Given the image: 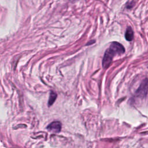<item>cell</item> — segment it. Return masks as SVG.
Instances as JSON below:
<instances>
[{
    "label": "cell",
    "instance_id": "6da1fadb",
    "mask_svg": "<svg viewBox=\"0 0 148 148\" xmlns=\"http://www.w3.org/2000/svg\"><path fill=\"white\" fill-rule=\"evenodd\" d=\"M125 52L124 46L117 42H113L111 43L109 49L105 53L103 60L102 66L104 68H107L110 65L112 59L116 54L120 55Z\"/></svg>",
    "mask_w": 148,
    "mask_h": 148
},
{
    "label": "cell",
    "instance_id": "7a4b0ae2",
    "mask_svg": "<svg viewBox=\"0 0 148 148\" xmlns=\"http://www.w3.org/2000/svg\"><path fill=\"white\" fill-rule=\"evenodd\" d=\"M147 91H148V79H146L142 82L138 89L136 90V94L137 96L139 97L143 98L146 95Z\"/></svg>",
    "mask_w": 148,
    "mask_h": 148
},
{
    "label": "cell",
    "instance_id": "3957f363",
    "mask_svg": "<svg viewBox=\"0 0 148 148\" xmlns=\"http://www.w3.org/2000/svg\"><path fill=\"white\" fill-rule=\"evenodd\" d=\"M47 129L54 132H59L61 129V124L59 121L52 122L49 125Z\"/></svg>",
    "mask_w": 148,
    "mask_h": 148
},
{
    "label": "cell",
    "instance_id": "277c9868",
    "mask_svg": "<svg viewBox=\"0 0 148 148\" xmlns=\"http://www.w3.org/2000/svg\"><path fill=\"white\" fill-rule=\"evenodd\" d=\"M125 38L128 41H131L134 38V32L131 27H128L125 33Z\"/></svg>",
    "mask_w": 148,
    "mask_h": 148
},
{
    "label": "cell",
    "instance_id": "5b68a950",
    "mask_svg": "<svg viewBox=\"0 0 148 148\" xmlns=\"http://www.w3.org/2000/svg\"><path fill=\"white\" fill-rule=\"evenodd\" d=\"M57 98V94L54 92H51L50 94L49 99V105H51L55 101Z\"/></svg>",
    "mask_w": 148,
    "mask_h": 148
}]
</instances>
